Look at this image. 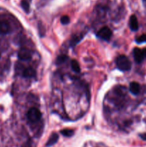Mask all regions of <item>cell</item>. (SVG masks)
<instances>
[{"label":"cell","mask_w":146,"mask_h":147,"mask_svg":"<svg viewBox=\"0 0 146 147\" xmlns=\"http://www.w3.org/2000/svg\"><path fill=\"white\" fill-rule=\"evenodd\" d=\"M136 42H137V43H139V44H140V43L146 42V34H142L140 37H137V38H136Z\"/></svg>","instance_id":"cell-15"},{"label":"cell","mask_w":146,"mask_h":147,"mask_svg":"<svg viewBox=\"0 0 146 147\" xmlns=\"http://www.w3.org/2000/svg\"><path fill=\"white\" fill-rule=\"evenodd\" d=\"M143 5H144V7L146 8V0H143Z\"/></svg>","instance_id":"cell-19"},{"label":"cell","mask_w":146,"mask_h":147,"mask_svg":"<svg viewBox=\"0 0 146 147\" xmlns=\"http://www.w3.org/2000/svg\"><path fill=\"white\" fill-rule=\"evenodd\" d=\"M71 67H72V69L73 71L75 72V73H78L80 72V65H79L78 62H77L76 60H72Z\"/></svg>","instance_id":"cell-11"},{"label":"cell","mask_w":146,"mask_h":147,"mask_svg":"<svg viewBox=\"0 0 146 147\" xmlns=\"http://www.w3.org/2000/svg\"><path fill=\"white\" fill-rule=\"evenodd\" d=\"M140 137H141L143 140H146V133L143 134H140Z\"/></svg>","instance_id":"cell-17"},{"label":"cell","mask_w":146,"mask_h":147,"mask_svg":"<svg viewBox=\"0 0 146 147\" xmlns=\"http://www.w3.org/2000/svg\"><path fill=\"white\" fill-rule=\"evenodd\" d=\"M143 55H144V57H146V48L143 49Z\"/></svg>","instance_id":"cell-18"},{"label":"cell","mask_w":146,"mask_h":147,"mask_svg":"<svg viewBox=\"0 0 146 147\" xmlns=\"http://www.w3.org/2000/svg\"><path fill=\"white\" fill-rule=\"evenodd\" d=\"M112 35H113V32H112L111 30L107 27H102L97 33V37L103 40H109Z\"/></svg>","instance_id":"cell-3"},{"label":"cell","mask_w":146,"mask_h":147,"mask_svg":"<svg viewBox=\"0 0 146 147\" xmlns=\"http://www.w3.org/2000/svg\"><path fill=\"white\" fill-rule=\"evenodd\" d=\"M58 139H59L58 134L56 133H53L50 136V138H49L48 141H47V144H46V146L49 147V146H53V145L57 143Z\"/></svg>","instance_id":"cell-8"},{"label":"cell","mask_w":146,"mask_h":147,"mask_svg":"<svg viewBox=\"0 0 146 147\" xmlns=\"http://www.w3.org/2000/svg\"><path fill=\"white\" fill-rule=\"evenodd\" d=\"M60 133L63 135L64 136H66V137H70V136H72L74 134V131L73 130H71V129H63L60 131Z\"/></svg>","instance_id":"cell-12"},{"label":"cell","mask_w":146,"mask_h":147,"mask_svg":"<svg viewBox=\"0 0 146 147\" xmlns=\"http://www.w3.org/2000/svg\"><path fill=\"white\" fill-rule=\"evenodd\" d=\"M18 57L19 60L23 61H27L31 58V52L27 48H21L18 52Z\"/></svg>","instance_id":"cell-4"},{"label":"cell","mask_w":146,"mask_h":147,"mask_svg":"<svg viewBox=\"0 0 146 147\" xmlns=\"http://www.w3.org/2000/svg\"><path fill=\"white\" fill-rule=\"evenodd\" d=\"M140 86L139 83L136 82H132L130 84V91L133 93V95H137L140 93Z\"/></svg>","instance_id":"cell-9"},{"label":"cell","mask_w":146,"mask_h":147,"mask_svg":"<svg viewBox=\"0 0 146 147\" xmlns=\"http://www.w3.org/2000/svg\"><path fill=\"white\" fill-rule=\"evenodd\" d=\"M21 7H22V8L24 9L26 12H29V4L27 0H23L21 1Z\"/></svg>","instance_id":"cell-13"},{"label":"cell","mask_w":146,"mask_h":147,"mask_svg":"<svg viewBox=\"0 0 146 147\" xmlns=\"http://www.w3.org/2000/svg\"><path fill=\"white\" fill-rule=\"evenodd\" d=\"M133 55H134V59L137 63H140L144 59V55H143V50L138 47H135L133 50Z\"/></svg>","instance_id":"cell-5"},{"label":"cell","mask_w":146,"mask_h":147,"mask_svg":"<svg viewBox=\"0 0 146 147\" xmlns=\"http://www.w3.org/2000/svg\"><path fill=\"white\" fill-rule=\"evenodd\" d=\"M116 65L121 71H128L131 68V63L128 57L124 55H119L116 60Z\"/></svg>","instance_id":"cell-1"},{"label":"cell","mask_w":146,"mask_h":147,"mask_svg":"<svg viewBox=\"0 0 146 147\" xmlns=\"http://www.w3.org/2000/svg\"><path fill=\"white\" fill-rule=\"evenodd\" d=\"M10 31V26L6 20L0 21V34H7Z\"/></svg>","instance_id":"cell-6"},{"label":"cell","mask_w":146,"mask_h":147,"mask_svg":"<svg viewBox=\"0 0 146 147\" xmlns=\"http://www.w3.org/2000/svg\"><path fill=\"white\" fill-rule=\"evenodd\" d=\"M130 27L132 31H137L138 30L139 24L135 15H132L130 18Z\"/></svg>","instance_id":"cell-7"},{"label":"cell","mask_w":146,"mask_h":147,"mask_svg":"<svg viewBox=\"0 0 146 147\" xmlns=\"http://www.w3.org/2000/svg\"><path fill=\"white\" fill-rule=\"evenodd\" d=\"M22 74L24 78H32L36 76V71L32 67H27L23 71Z\"/></svg>","instance_id":"cell-10"},{"label":"cell","mask_w":146,"mask_h":147,"mask_svg":"<svg viewBox=\"0 0 146 147\" xmlns=\"http://www.w3.org/2000/svg\"><path fill=\"white\" fill-rule=\"evenodd\" d=\"M67 58H68L67 56L64 55H60L58 57H57V60H56V63H57V65L61 64V63H64V62L67 60Z\"/></svg>","instance_id":"cell-14"},{"label":"cell","mask_w":146,"mask_h":147,"mask_svg":"<svg viewBox=\"0 0 146 147\" xmlns=\"http://www.w3.org/2000/svg\"><path fill=\"white\" fill-rule=\"evenodd\" d=\"M42 117V113L39 109L36 108H31L27 113V118L31 122H37L40 120Z\"/></svg>","instance_id":"cell-2"},{"label":"cell","mask_w":146,"mask_h":147,"mask_svg":"<svg viewBox=\"0 0 146 147\" xmlns=\"http://www.w3.org/2000/svg\"><path fill=\"white\" fill-rule=\"evenodd\" d=\"M60 21H61V23L62 24H69V23H70V17H68V16L64 15V16H63V17H62Z\"/></svg>","instance_id":"cell-16"}]
</instances>
